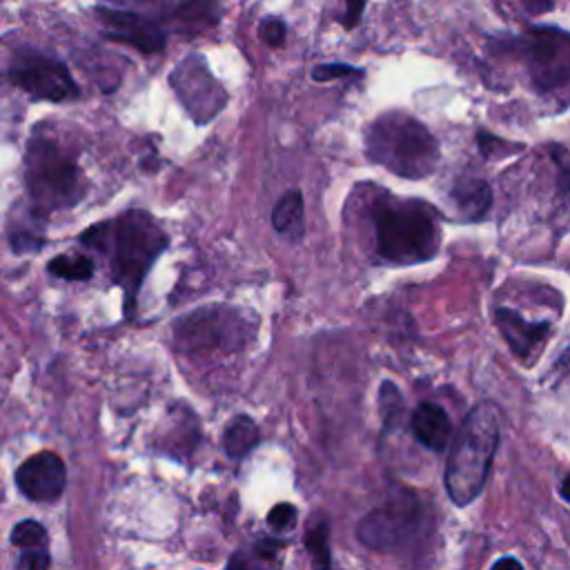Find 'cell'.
Returning a JSON list of instances; mask_svg holds the SVG:
<instances>
[{"instance_id": "1", "label": "cell", "mask_w": 570, "mask_h": 570, "mask_svg": "<svg viewBox=\"0 0 570 570\" xmlns=\"http://www.w3.org/2000/svg\"><path fill=\"white\" fill-rule=\"evenodd\" d=\"M83 244L107 257L111 278L123 288L126 308L132 310L147 270L167 248L169 239L147 212H128L90 227L83 235Z\"/></svg>"}, {"instance_id": "2", "label": "cell", "mask_w": 570, "mask_h": 570, "mask_svg": "<svg viewBox=\"0 0 570 570\" xmlns=\"http://www.w3.org/2000/svg\"><path fill=\"white\" fill-rule=\"evenodd\" d=\"M499 408L490 402L477 404L454 437L443 473V484L452 503H473L490 475L501 439Z\"/></svg>"}, {"instance_id": "3", "label": "cell", "mask_w": 570, "mask_h": 570, "mask_svg": "<svg viewBox=\"0 0 570 570\" xmlns=\"http://www.w3.org/2000/svg\"><path fill=\"white\" fill-rule=\"evenodd\" d=\"M379 254L396 265H415L432 259L441 244L437 212L421 201H381L375 210Z\"/></svg>"}, {"instance_id": "4", "label": "cell", "mask_w": 570, "mask_h": 570, "mask_svg": "<svg viewBox=\"0 0 570 570\" xmlns=\"http://www.w3.org/2000/svg\"><path fill=\"white\" fill-rule=\"evenodd\" d=\"M368 156L404 179H424L435 173L439 145L435 136L406 114H385L377 119L366 136Z\"/></svg>"}, {"instance_id": "5", "label": "cell", "mask_w": 570, "mask_h": 570, "mask_svg": "<svg viewBox=\"0 0 570 570\" xmlns=\"http://www.w3.org/2000/svg\"><path fill=\"white\" fill-rule=\"evenodd\" d=\"M428 524L424 501L408 488L392 490L357 526V537L364 546L390 553L408 546Z\"/></svg>"}, {"instance_id": "6", "label": "cell", "mask_w": 570, "mask_h": 570, "mask_svg": "<svg viewBox=\"0 0 570 570\" xmlns=\"http://www.w3.org/2000/svg\"><path fill=\"white\" fill-rule=\"evenodd\" d=\"M25 183L38 210L72 207L81 194V169L51 141H34L25 154Z\"/></svg>"}, {"instance_id": "7", "label": "cell", "mask_w": 570, "mask_h": 570, "mask_svg": "<svg viewBox=\"0 0 570 570\" xmlns=\"http://www.w3.org/2000/svg\"><path fill=\"white\" fill-rule=\"evenodd\" d=\"M529 74L539 92L570 87V34L550 27H535L524 38Z\"/></svg>"}, {"instance_id": "8", "label": "cell", "mask_w": 570, "mask_h": 570, "mask_svg": "<svg viewBox=\"0 0 570 570\" xmlns=\"http://www.w3.org/2000/svg\"><path fill=\"white\" fill-rule=\"evenodd\" d=\"M10 79L29 96L38 100L63 103L79 96V87L70 74V70L51 59L40 56H27L12 72Z\"/></svg>"}, {"instance_id": "9", "label": "cell", "mask_w": 570, "mask_h": 570, "mask_svg": "<svg viewBox=\"0 0 570 570\" xmlns=\"http://www.w3.org/2000/svg\"><path fill=\"white\" fill-rule=\"evenodd\" d=\"M173 85L177 87L179 98L186 109H190L197 121H210L225 105V92L207 72L201 59H188L173 76Z\"/></svg>"}, {"instance_id": "10", "label": "cell", "mask_w": 570, "mask_h": 570, "mask_svg": "<svg viewBox=\"0 0 570 570\" xmlns=\"http://www.w3.org/2000/svg\"><path fill=\"white\" fill-rule=\"evenodd\" d=\"M16 484L21 492L32 501L59 499L68 484L66 464L54 452H38L21 464L16 471Z\"/></svg>"}, {"instance_id": "11", "label": "cell", "mask_w": 570, "mask_h": 570, "mask_svg": "<svg viewBox=\"0 0 570 570\" xmlns=\"http://www.w3.org/2000/svg\"><path fill=\"white\" fill-rule=\"evenodd\" d=\"M98 21L103 23L109 38L128 43V45L141 49L143 54H156L165 47L163 29L154 21H150L141 14L100 8Z\"/></svg>"}, {"instance_id": "12", "label": "cell", "mask_w": 570, "mask_h": 570, "mask_svg": "<svg viewBox=\"0 0 570 570\" xmlns=\"http://www.w3.org/2000/svg\"><path fill=\"white\" fill-rule=\"evenodd\" d=\"M497 328L508 341L510 351L520 359L537 355L550 330L548 323H529L515 310H508V308L497 310Z\"/></svg>"}, {"instance_id": "13", "label": "cell", "mask_w": 570, "mask_h": 570, "mask_svg": "<svg viewBox=\"0 0 570 570\" xmlns=\"http://www.w3.org/2000/svg\"><path fill=\"white\" fill-rule=\"evenodd\" d=\"M413 432L426 448L443 452L450 446L452 435L450 417L435 404H421L413 415Z\"/></svg>"}, {"instance_id": "14", "label": "cell", "mask_w": 570, "mask_h": 570, "mask_svg": "<svg viewBox=\"0 0 570 570\" xmlns=\"http://www.w3.org/2000/svg\"><path fill=\"white\" fill-rule=\"evenodd\" d=\"M452 201L466 221H479L492 205V192L482 179H462L452 190Z\"/></svg>"}, {"instance_id": "15", "label": "cell", "mask_w": 570, "mask_h": 570, "mask_svg": "<svg viewBox=\"0 0 570 570\" xmlns=\"http://www.w3.org/2000/svg\"><path fill=\"white\" fill-rule=\"evenodd\" d=\"M272 227L278 235L290 239H299L304 235V197L299 190L285 192L274 205Z\"/></svg>"}, {"instance_id": "16", "label": "cell", "mask_w": 570, "mask_h": 570, "mask_svg": "<svg viewBox=\"0 0 570 570\" xmlns=\"http://www.w3.org/2000/svg\"><path fill=\"white\" fill-rule=\"evenodd\" d=\"M259 428L250 417H235L225 426L223 448L230 460H244L259 443Z\"/></svg>"}, {"instance_id": "17", "label": "cell", "mask_w": 570, "mask_h": 570, "mask_svg": "<svg viewBox=\"0 0 570 570\" xmlns=\"http://www.w3.org/2000/svg\"><path fill=\"white\" fill-rule=\"evenodd\" d=\"M47 270H49V274L66 278V281H87L94 274V261L81 252H74V254H63V257L51 259Z\"/></svg>"}, {"instance_id": "18", "label": "cell", "mask_w": 570, "mask_h": 570, "mask_svg": "<svg viewBox=\"0 0 570 570\" xmlns=\"http://www.w3.org/2000/svg\"><path fill=\"white\" fill-rule=\"evenodd\" d=\"M328 522L325 520H317L310 524L308 533H306V546L308 553L314 559V570H328L330 568V546H328Z\"/></svg>"}, {"instance_id": "19", "label": "cell", "mask_w": 570, "mask_h": 570, "mask_svg": "<svg viewBox=\"0 0 570 570\" xmlns=\"http://www.w3.org/2000/svg\"><path fill=\"white\" fill-rule=\"evenodd\" d=\"M14 546L23 550H45L47 548V533L38 522H21L12 531Z\"/></svg>"}, {"instance_id": "20", "label": "cell", "mask_w": 570, "mask_h": 570, "mask_svg": "<svg viewBox=\"0 0 570 570\" xmlns=\"http://www.w3.org/2000/svg\"><path fill=\"white\" fill-rule=\"evenodd\" d=\"M295 522H297V508L293 503H278L268 515V524L274 531H288Z\"/></svg>"}, {"instance_id": "21", "label": "cell", "mask_w": 570, "mask_h": 570, "mask_svg": "<svg viewBox=\"0 0 570 570\" xmlns=\"http://www.w3.org/2000/svg\"><path fill=\"white\" fill-rule=\"evenodd\" d=\"M259 36L268 47H283L285 43V25L278 19H265L259 27Z\"/></svg>"}, {"instance_id": "22", "label": "cell", "mask_w": 570, "mask_h": 570, "mask_svg": "<svg viewBox=\"0 0 570 570\" xmlns=\"http://www.w3.org/2000/svg\"><path fill=\"white\" fill-rule=\"evenodd\" d=\"M477 141H479V150L484 152V156L508 154V152L522 150V147H515V145H506V141H501V139H495V136H492V134H488V132H479V134H477Z\"/></svg>"}, {"instance_id": "23", "label": "cell", "mask_w": 570, "mask_h": 570, "mask_svg": "<svg viewBox=\"0 0 570 570\" xmlns=\"http://www.w3.org/2000/svg\"><path fill=\"white\" fill-rule=\"evenodd\" d=\"M19 570H49L47 550H25L19 559Z\"/></svg>"}, {"instance_id": "24", "label": "cell", "mask_w": 570, "mask_h": 570, "mask_svg": "<svg viewBox=\"0 0 570 570\" xmlns=\"http://www.w3.org/2000/svg\"><path fill=\"white\" fill-rule=\"evenodd\" d=\"M351 74H355V70L348 68V66H319V68L312 72L314 81H332V79L351 76Z\"/></svg>"}, {"instance_id": "25", "label": "cell", "mask_w": 570, "mask_h": 570, "mask_svg": "<svg viewBox=\"0 0 570 570\" xmlns=\"http://www.w3.org/2000/svg\"><path fill=\"white\" fill-rule=\"evenodd\" d=\"M364 10H366L364 3H351V5H348V12H346V16H344V27L353 29V27L359 23Z\"/></svg>"}, {"instance_id": "26", "label": "cell", "mask_w": 570, "mask_h": 570, "mask_svg": "<svg viewBox=\"0 0 570 570\" xmlns=\"http://www.w3.org/2000/svg\"><path fill=\"white\" fill-rule=\"evenodd\" d=\"M490 570H524V566L518 557H501L492 563Z\"/></svg>"}, {"instance_id": "27", "label": "cell", "mask_w": 570, "mask_h": 570, "mask_svg": "<svg viewBox=\"0 0 570 570\" xmlns=\"http://www.w3.org/2000/svg\"><path fill=\"white\" fill-rule=\"evenodd\" d=\"M561 497L570 503V475L563 479V484H561Z\"/></svg>"}]
</instances>
